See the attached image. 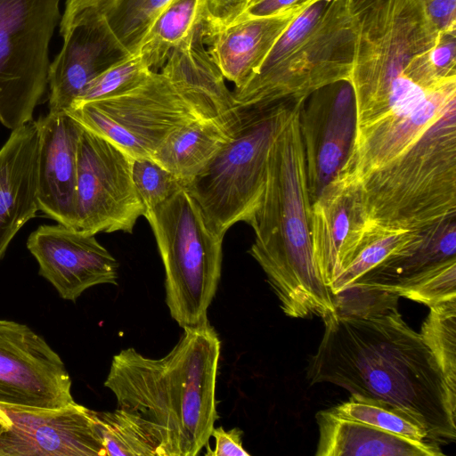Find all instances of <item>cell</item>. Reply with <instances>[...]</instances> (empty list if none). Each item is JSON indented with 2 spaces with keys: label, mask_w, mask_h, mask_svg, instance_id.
<instances>
[{
  "label": "cell",
  "mask_w": 456,
  "mask_h": 456,
  "mask_svg": "<svg viewBox=\"0 0 456 456\" xmlns=\"http://www.w3.org/2000/svg\"><path fill=\"white\" fill-rule=\"evenodd\" d=\"M151 71L138 53L129 54L92 80L71 107L126 93L141 84Z\"/></svg>",
  "instance_id": "obj_28"
},
{
  "label": "cell",
  "mask_w": 456,
  "mask_h": 456,
  "mask_svg": "<svg viewBox=\"0 0 456 456\" xmlns=\"http://www.w3.org/2000/svg\"><path fill=\"white\" fill-rule=\"evenodd\" d=\"M66 113L132 159H151L170 133L194 120L219 123L196 86L179 48L172 50L160 71L151 70L131 90L73 106Z\"/></svg>",
  "instance_id": "obj_4"
},
{
  "label": "cell",
  "mask_w": 456,
  "mask_h": 456,
  "mask_svg": "<svg viewBox=\"0 0 456 456\" xmlns=\"http://www.w3.org/2000/svg\"><path fill=\"white\" fill-rule=\"evenodd\" d=\"M116 0H66L65 9L59 23L62 36L77 15L86 10H94L102 13Z\"/></svg>",
  "instance_id": "obj_33"
},
{
  "label": "cell",
  "mask_w": 456,
  "mask_h": 456,
  "mask_svg": "<svg viewBox=\"0 0 456 456\" xmlns=\"http://www.w3.org/2000/svg\"><path fill=\"white\" fill-rule=\"evenodd\" d=\"M132 176L145 212L157 208L184 188L175 175L150 158L133 159Z\"/></svg>",
  "instance_id": "obj_29"
},
{
  "label": "cell",
  "mask_w": 456,
  "mask_h": 456,
  "mask_svg": "<svg viewBox=\"0 0 456 456\" xmlns=\"http://www.w3.org/2000/svg\"><path fill=\"white\" fill-rule=\"evenodd\" d=\"M12 422L9 416L0 406V436L1 435L9 429Z\"/></svg>",
  "instance_id": "obj_35"
},
{
  "label": "cell",
  "mask_w": 456,
  "mask_h": 456,
  "mask_svg": "<svg viewBox=\"0 0 456 456\" xmlns=\"http://www.w3.org/2000/svg\"><path fill=\"white\" fill-rule=\"evenodd\" d=\"M40 136L36 120L13 129L0 149V260L38 209Z\"/></svg>",
  "instance_id": "obj_16"
},
{
  "label": "cell",
  "mask_w": 456,
  "mask_h": 456,
  "mask_svg": "<svg viewBox=\"0 0 456 456\" xmlns=\"http://www.w3.org/2000/svg\"><path fill=\"white\" fill-rule=\"evenodd\" d=\"M316 456H443L437 443L416 441L339 417L330 409L315 415Z\"/></svg>",
  "instance_id": "obj_18"
},
{
  "label": "cell",
  "mask_w": 456,
  "mask_h": 456,
  "mask_svg": "<svg viewBox=\"0 0 456 456\" xmlns=\"http://www.w3.org/2000/svg\"><path fill=\"white\" fill-rule=\"evenodd\" d=\"M154 233L165 270L166 304L183 329L208 320L218 288L224 237L181 189L143 216Z\"/></svg>",
  "instance_id": "obj_5"
},
{
  "label": "cell",
  "mask_w": 456,
  "mask_h": 456,
  "mask_svg": "<svg viewBox=\"0 0 456 456\" xmlns=\"http://www.w3.org/2000/svg\"><path fill=\"white\" fill-rule=\"evenodd\" d=\"M296 100L241 109L234 134L184 186L216 233L224 236L236 223H247L256 209L265 183L270 147Z\"/></svg>",
  "instance_id": "obj_6"
},
{
  "label": "cell",
  "mask_w": 456,
  "mask_h": 456,
  "mask_svg": "<svg viewBox=\"0 0 456 456\" xmlns=\"http://www.w3.org/2000/svg\"><path fill=\"white\" fill-rule=\"evenodd\" d=\"M427 10L442 34H456V0H424Z\"/></svg>",
  "instance_id": "obj_32"
},
{
  "label": "cell",
  "mask_w": 456,
  "mask_h": 456,
  "mask_svg": "<svg viewBox=\"0 0 456 456\" xmlns=\"http://www.w3.org/2000/svg\"><path fill=\"white\" fill-rule=\"evenodd\" d=\"M132 161L118 146L82 127L77 155L78 231L133 232L145 208L133 181Z\"/></svg>",
  "instance_id": "obj_8"
},
{
  "label": "cell",
  "mask_w": 456,
  "mask_h": 456,
  "mask_svg": "<svg viewBox=\"0 0 456 456\" xmlns=\"http://www.w3.org/2000/svg\"><path fill=\"white\" fill-rule=\"evenodd\" d=\"M386 292L431 307L456 298V257L392 286Z\"/></svg>",
  "instance_id": "obj_27"
},
{
  "label": "cell",
  "mask_w": 456,
  "mask_h": 456,
  "mask_svg": "<svg viewBox=\"0 0 456 456\" xmlns=\"http://www.w3.org/2000/svg\"><path fill=\"white\" fill-rule=\"evenodd\" d=\"M242 434L243 432L238 428L224 430L223 427H214L211 436L215 440V447L213 450L207 447L205 454L208 456H249L242 446Z\"/></svg>",
  "instance_id": "obj_31"
},
{
  "label": "cell",
  "mask_w": 456,
  "mask_h": 456,
  "mask_svg": "<svg viewBox=\"0 0 456 456\" xmlns=\"http://www.w3.org/2000/svg\"><path fill=\"white\" fill-rule=\"evenodd\" d=\"M299 125L312 204L342 167L352 144L355 107L351 85L339 81L310 94Z\"/></svg>",
  "instance_id": "obj_11"
},
{
  "label": "cell",
  "mask_w": 456,
  "mask_h": 456,
  "mask_svg": "<svg viewBox=\"0 0 456 456\" xmlns=\"http://www.w3.org/2000/svg\"><path fill=\"white\" fill-rule=\"evenodd\" d=\"M307 1L309 0H254L237 20L273 15L301 5Z\"/></svg>",
  "instance_id": "obj_34"
},
{
  "label": "cell",
  "mask_w": 456,
  "mask_h": 456,
  "mask_svg": "<svg viewBox=\"0 0 456 456\" xmlns=\"http://www.w3.org/2000/svg\"><path fill=\"white\" fill-rule=\"evenodd\" d=\"M455 257L456 218H452L430 228L416 248L387 257L350 288L382 289Z\"/></svg>",
  "instance_id": "obj_20"
},
{
  "label": "cell",
  "mask_w": 456,
  "mask_h": 456,
  "mask_svg": "<svg viewBox=\"0 0 456 456\" xmlns=\"http://www.w3.org/2000/svg\"><path fill=\"white\" fill-rule=\"evenodd\" d=\"M426 232H399L368 240L331 283V290L338 295L387 257L416 248L425 239Z\"/></svg>",
  "instance_id": "obj_24"
},
{
  "label": "cell",
  "mask_w": 456,
  "mask_h": 456,
  "mask_svg": "<svg viewBox=\"0 0 456 456\" xmlns=\"http://www.w3.org/2000/svg\"><path fill=\"white\" fill-rule=\"evenodd\" d=\"M61 37L62 47L48 68L49 112H66L92 80L131 54L94 10L77 15Z\"/></svg>",
  "instance_id": "obj_13"
},
{
  "label": "cell",
  "mask_w": 456,
  "mask_h": 456,
  "mask_svg": "<svg viewBox=\"0 0 456 456\" xmlns=\"http://www.w3.org/2000/svg\"><path fill=\"white\" fill-rule=\"evenodd\" d=\"M366 224L358 191L334 177L311 204L312 251L324 283H331L360 250Z\"/></svg>",
  "instance_id": "obj_14"
},
{
  "label": "cell",
  "mask_w": 456,
  "mask_h": 456,
  "mask_svg": "<svg viewBox=\"0 0 456 456\" xmlns=\"http://www.w3.org/2000/svg\"><path fill=\"white\" fill-rule=\"evenodd\" d=\"M109 456H165L161 432L139 414L118 407L92 411Z\"/></svg>",
  "instance_id": "obj_22"
},
{
  "label": "cell",
  "mask_w": 456,
  "mask_h": 456,
  "mask_svg": "<svg viewBox=\"0 0 456 456\" xmlns=\"http://www.w3.org/2000/svg\"><path fill=\"white\" fill-rule=\"evenodd\" d=\"M338 295L309 359L310 384L330 383L387 403L420 422L429 441L454 442L456 390L421 335L403 321L399 297L357 287Z\"/></svg>",
  "instance_id": "obj_1"
},
{
  "label": "cell",
  "mask_w": 456,
  "mask_h": 456,
  "mask_svg": "<svg viewBox=\"0 0 456 456\" xmlns=\"http://www.w3.org/2000/svg\"><path fill=\"white\" fill-rule=\"evenodd\" d=\"M253 1L208 0L207 30L215 29L233 22Z\"/></svg>",
  "instance_id": "obj_30"
},
{
  "label": "cell",
  "mask_w": 456,
  "mask_h": 456,
  "mask_svg": "<svg viewBox=\"0 0 456 456\" xmlns=\"http://www.w3.org/2000/svg\"><path fill=\"white\" fill-rule=\"evenodd\" d=\"M355 41L351 0H331L317 25L282 61L234 89L240 109L286 98H307L316 90L347 81Z\"/></svg>",
  "instance_id": "obj_7"
},
{
  "label": "cell",
  "mask_w": 456,
  "mask_h": 456,
  "mask_svg": "<svg viewBox=\"0 0 456 456\" xmlns=\"http://www.w3.org/2000/svg\"><path fill=\"white\" fill-rule=\"evenodd\" d=\"M297 99L270 147L265 183L247 222L255 233L249 255L258 263L291 318L323 319L335 312L338 295L322 281L311 243L305 159Z\"/></svg>",
  "instance_id": "obj_2"
},
{
  "label": "cell",
  "mask_w": 456,
  "mask_h": 456,
  "mask_svg": "<svg viewBox=\"0 0 456 456\" xmlns=\"http://www.w3.org/2000/svg\"><path fill=\"white\" fill-rule=\"evenodd\" d=\"M232 135L215 120L197 119L170 133L151 159L185 186Z\"/></svg>",
  "instance_id": "obj_19"
},
{
  "label": "cell",
  "mask_w": 456,
  "mask_h": 456,
  "mask_svg": "<svg viewBox=\"0 0 456 456\" xmlns=\"http://www.w3.org/2000/svg\"><path fill=\"white\" fill-rule=\"evenodd\" d=\"M334 414L416 441H429L424 426L387 403L351 394L347 401L330 408Z\"/></svg>",
  "instance_id": "obj_23"
},
{
  "label": "cell",
  "mask_w": 456,
  "mask_h": 456,
  "mask_svg": "<svg viewBox=\"0 0 456 456\" xmlns=\"http://www.w3.org/2000/svg\"><path fill=\"white\" fill-rule=\"evenodd\" d=\"M265 17L237 20L205 31L207 50L234 89L246 85L296 15L310 2Z\"/></svg>",
  "instance_id": "obj_17"
},
{
  "label": "cell",
  "mask_w": 456,
  "mask_h": 456,
  "mask_svg": "<svg viewBox=\"0 0 456 456\" xmlns=\"http://www.w3.org/2000/svg\"><path fill=\"white\" fill-rule=\"evenodd\" d=\"M27 248L45 278L66 300L75 302L87 289L118 284V263L95 239L58 224L40 225L27 240Z\"/></svg>",
  "instance_id": "obj_12"
},
{
  "label": "cell",
  "mask_w": 456,
  "mask_h": 456,
  "mask_svg": "<svg viewBox=\"0 0 456 456\" xmlns=\"http://www.w3.org/2000/svg\"><path fill=\"white\" fill-rule=\"evenodd\" d=\"M419 334L456 390V298L429 307Z\"/></svg>",
  "instance_id": "obj_26"
},
{
  "label": "cell",
  "mask_w": 456,
  "mask_h": 456,
  "mask_svg": "<svg viewBox=\"0 0 456 456\" xmlns=\"http://www.w3.org/2000/svg\"><path fill=\"white\" fill-rule=\"evenodd\" d=\"M171 0H116L102 14L121 45L136 53L152 23Z\"/></svg>",
  "instance_id": "obj_25"
},
{
  "label": "cell",
  "mask_w": 456,
  "mask_h": 456,
  "mask_svg": "<svg viewBox=\"0 0 456 456\" xmlns=\"http://www.w3.org/2000/svg\"><path fill=\"white\" fill-rule=\"evenodd\" d=\"M221 342L207 320L183 328L172 350L155 359L133 347L112 358L104 381L118 407L161 432L165 456H196L218 419L216 387Z\"/></svg>",
  "instance_id": "obj_3"
},
{
  "label": "cell",
  "mask_w": 456,
  "mask_h": 456,
  "mask_svg": "<svg viewBox=\"0 0 456 456\" xmlns=\"http://www.w3.org/2000/svg\"><path fill=\"white\" fill-rule=\"evenodd\" d=\"M36 122L40 136L38 209L77 230V155L82 126L66 112H48Z\"/></svg>",
  "instance_id": "obj_15"
},
{
  "label": "cell",
  "mask_w": 456,
  "mask_h": 456,
  "mask_svg": "<svg viewBox=\"0 0 456 456\" xmlns=\"http://www.w3.org/2000/svg\"><path fill=\"white\" fill-rule=\"evenodd\" d=\"M72 402L58 354L27 325L0 320V404L60 408Z\"/></svg>",
  "instance_id": "obj_9"
},
{
  "label": "cell",
  "mask_w": 456,
  "mask_h": 456,
  "mask_svg": "<svg viewBox=\"0 0 456 456\" xmlns=\"http://www.w3.org/2000/svg\"><path fill=\"white\" fill-rule=\"evenodd\" d=\"M208 0H171L156 18L137 53L159 70L172 50L206 24Z\"/></svg>",
  "instance_id": "obj_21"
},
{
  "label": "cell",
  "mask_w": 456,
  "mask_h": 456,
  "mask_svg": "<svg viewBox=\"0 0 456 456\" xmlns=\"http://www.w3.org/2000/svg\"><path fill=\"white\" fill-rule=\"evenodd\" d=\"M12 425L0 436V456H106L92 410L0 404Z\"/></svg>",
  "instance_id": "obj_10"
}]
</instances>
